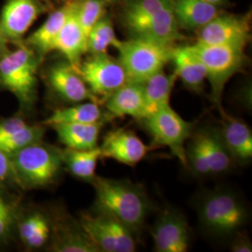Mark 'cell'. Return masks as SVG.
Here are the masks:
<instances>
[{
  "mask_svg": "<svg viewBox=\"0 0 252 252\" xmlns=\"http://www.w3.org/2000/svg\"><path fill=\"white\" fill-rule=\"evenodd\" d=\"M92 184L95 190L93 209L117 219L135 234L142 228L152 206L141 184L98 176Z\"/></svg>",
  "mask_w": 252,
  "mask_h": 252,
  "instance_id": "6da1fadb",
  "label": "cell"
},
{
  "mask_svg": "<svg viewBox=\"0 0 252 252\" xmlns=\"http://www.w3.org/2000/svg\"><path fill=\"white\" fill-rule=\"evenodd\" d=\"M196 211L206 234L225 238L234 236L249 221V209L241 196L229 188L218 187L199 194Z\"/></svg>",
  "mask_w": 252,
  "mask_h": 252,
  "instance_id": "7a4b0ae2",
  "label": "cell"
},
{
  "mask_svg": "<svg viewBox=\"0 0 252 252\" xmlns=\"http://www.w3.org/2000/svg\"><path fill=\"white\" fill-rule=\"evenodd\" d=\"M42 57L24 42L0 57V88L10 92L30 111L37 98V70Z\"/></svg>",
  "mask_w": 252,
  "mask_h": 252,
  "instance_id": "3957f363",
  "label": "cell"
},
{
  "mask_svg": "<svg viewBox=\"0 0 252 252\" xmlns=\"http://www.w3.org/2000/svg\"><path fill=\"white\" fill-rule=\"evenodd\" d=\"M19 189L46 188L58 180L63 168L61 149L39 141L9 156Z\"/></svg>",
  "mask_w": 252,
  "mask_h": 252,
  "instance_id": "277c9868",
  "label": "cell"
},
{
  "mask_svg": "<svg viewBox=\"0 0 252 252\" xmlns=\"http://www.w3.org/2000/svg\"><path fill=\"white\" fill-rule=\"evenodd\" d=\"M173 48L142 37L120 41L116 47L118 60L126 71L127 81L143 83L163 70L166 63L171 62Z\"/></svg>",
  "mask_w": 252,
  "mask_h": 252,
  "instance_id": "5b68a950",
  "label": "cell"
},
{
  "mask_svg": "<svg viewBox=\"0 0 252 252\" xmlns=\"http://www.w3.org/2000/svg\"><path fill=\"white\" fill-rule=\"evenodd\" d=\"M189 47L206 68L207 80L211 87V100L219 111H221L223 109L221 99L226 83L242 69L246 62L244 49L198 42Z\"/></svg>",
  "mask_w": 252,
  "mask_h": 252,
  "instance_id": "8992f818",
  "label": "cell"
},
{
  "mask_svg": "<svg viewBox=\"0 0 252 252\" xmlns=\"http://www.w3.org/2000/svg\"><path fill=\"white\" fill-rule=\"evenodd\" d=\"M152 137L154 149L166 147L180 163L187 167L186 144L193 133V124L184 120L167 106L141 120Z\"/></svg>",
  "mask_w": 252,
  "mask_h": 252,
  "instance_id": "52a82bcc",
  "label": "cell"
},
{
  "mask_svg": "<svg viewBox=\"0 0 252 252\" xmlns=\"http://www.w3.org/2000/svg\"><path fill=\"white\" fill-rule=\"evenodd\" d=\"M78 220L98 252H136L135 233L117 219L93 209L81 212Z\"/></svg>",
  "mask_w": 252,
  "mask_h": 252,
  "instance_id": "ba28073f",
  "label": "cell"
},
{
  "mask_svg": "<svg viewBox=\"0 0 252 252\" xmlns=\"http://www.w3.org/2000/svg\"><path fill=\"white\" fill-rule=\"evenodd\" d=\"M77 70L101 104L127 82L122 63L108 54H91L81 61Z\"/></svg>",
  "mask_w": 252,
  "mask_h": 252,
  "instance_id": "9c48e42d",
  "label": "cell"
},
{
  "mask_svg": "<svg viewBox=\"0 0 252 252\" xmlns=\"http://www.w3.org/2000/svg\"><path fill=\"white\" fill-rule=\"evenodd\" d=\"M48 212L51 226L49 249L54 252H99L78 219L60 207Z\"/></svg>",
  "mask_w": 252,
  "mask_h": 252,
  "instance_id": "30bf717a",
  "label": "cell"
},
{
  "mask_svg": "<svg viewBox=\"0 0 252 252\" xmlns=\"http://www.w3.org/2000/svg\"><path fill=\"white\" fill-rule=\"evenodd\" d=\"M157 252H186L190 245V230L186 217L175 208H167L157 217L151 231Z\"/></svg>",
  "mask_w": 252,
  "mask_h": 252,
  "instance_id": "8fae6325",
  "label": "cell"
},
{
  "mask_svg": "<svg viewBox=\"0 0 252 252\" xmlns=\"http://www.w3.org/2000/svg\"><path fill=\"white\" fill-rule=\"evenodd\" d=\"M44 9L41 0H6L0 13V28L9 43H23L27 31Z\"/></svg>",
  "mask_w": 252,
  "mask_h": 252,
  "instance_id": "7c38bea8",
  "label": "cell"
},
{
  "mask_svg": "<svg viewBox=\"0 0 252 252\" xmlns=\"http://www.w3.org/2000/svg\"><path fill=\"white\" fill-rule=\"evenodd\" d=\"M251 39L247 19L234 15H217L199 31L198 43L245 49Z\"/></svg>",
  "mask_w": 252,
  "mask_h": 252,
  "instance_id": "4fadbf2b",
  "label": "cell"
},
{
  "mask_svg": "<svg viewBox=\"0 0 252 252\" xmlns=\"http://www.w3.org/2000/svg\"><path fill=\"white\" fill-rule=\"evenodd\" d=\"M46 81L54 94L65 103L94 101L101 104L89 90L78 70L66 60L52 64L46 72Z\"/></svg>",
  "mask_w": 252,
  "mask_h": 252,
  "instance_id": "5bb4252c",
  "label": "cell"
},
{
  "mask_svg": "<svg viewBox=\"0 0 252 252\" xmlns=\"http://www.w3.org/2000/svg\"><path fill=\"white\" fill-rule=\"evenodd\" d=\"M101 159H111L116 162L135 166L147 154L154 150L130 130L119 128L108 132L99 146Z\"/></svg>",
  "mask_w": 252,
  "mask_h": 252,
  "instance_id": "9a60e30c",
  "label": "cell"
},
{
  "mask_svg": "<svg viewBox=\"0 0 252 252\" xmlns=\"http://www.w3.org/2000/svg\"><path fill=\"white\" fill-rule=\"evenodd\" d=\"M15 235L28 251L44 248L51 235L48 212L36 207H21L15 224Z\"/></svg>",
  "mask_w": 252,
  "mask_h": 252,
  "instance_id": "2e32d148",
  "label": "cell"
},
{
  "mask_svg": "<svg viewBox=\"0 0 252 252\" xmlns=\"http://www.w3.org/2000/svg\"><path fill=\"white\" fill-rule=\"evenodd\" d=\"M130 32L134 37H142L164 45L173 46L182 37L174 15L173 0Z\"/></svg>",
  "mask_w": 252,
  "mask_h": 252,
  "instance_id": "e0dca14e",
  "label": "cell"
},
{
  "mask_svg": "<svg viewBox=\"0 0 252 252\" xmlns=\"http://www.w3.org/2000/svg\"><path fill=\"white\" fill-rule=\"evenodd\" d=\"M221 116L220 133L234 162L247 163L252 158V132L240 119L229 115L224 109Z\"/></svg>",
  "mask_w": 252,
  "mask_h": 252,
  "instance_id": "ac0fdd59",
  "label": "cell"
},
{
  "mask_svg": "<svg viewBox=\"0 0 252 252\" xmlns=\"http://www.w3.org/2000/svg\"><path fill=\"white\" fill-rule=\"evenodd\" d=\"M54 51L63 54L65 60L76 69L81 63L82 55L87 53V36L78 19L77 1H73L69 15L55 39Z\"/></svg>",
  "mask_w": 252,
  "mask_h": 252,
  "instance_id": "d6986e66",
  "label": "cell"
},
{
  "mask_svg": "<svg viewBox=\"0 0 252 252\" xmlns=\"http://www.w3.org/2000/svg\"><path fill=\"white\" fill-rule=\"evenodd\" d=\"M104 106L113 118L131 117L139 121L143 120L145 115L143 83L127 81L108 96Z\"/></svg>",
  "mask_w": 252,
  "mask_h": 252,
  "instance_id": "ffe728a7",
  "label": "cell"
},
{
  "mask_svg": "<svg viewBox=\"0 0 252 252\" xmlns=\"http://www.w3.org/2000/svg\"><path fill=\"white\" fill-rule=\"evenodd\" d=\"M171 62L175 66V74L183 84L194 93H202L207 81V71L189 46L173 48Z\"/></svg>",
  "mask_w": 252,
  "mask_h": 252,
  "instance_id": "44dd1931",
  "label": "cell"
},
{
  "mask_svg": "<svg viewBox=\"0 0 252 252\" xmlns=\"http://www.w3.org/2000/svg\"><path fill=\"white\" fill-rule=\"evenodd\" d=\"M113 117L101 104L94 101H85L73 104L71 107L58 108L42 123L43 126H52L58 124H105Z\"/></svg>",
  "mask_w": 252,
  "mask_h": 252,
  "instance_id": "7402d4cb",
  "label": "cell"
},
{
  "mask_svg": "<svg viewBox=\"0 0 252 252\" xmlns=\"http://www.w3.org/2000/svg\"><path fill=\"white\" fill-rule=\"evenodd\" d=\"M72 4L73 1L67 2L60 9L54 10L45 23L23 42L42 58L53 52L55 39L69 15Z\"/></svg>",
  "mask_w": 252,
  "mask_h": 252,
  "instance_id": "603a6c76",
  "label": "cell"
},
{
  "mask_svg": "<svg viewBox=\"0 0 252 252\" xmlns=\"http://www.w3.org/2000/svg\"><path fill=\"white\" fill-rule=\"evenodd\" d=\"M218 7L203 0H173V10L180 29L200 30L218 15Z\"/></svg>",
  "mask_w": 252,
  "mask_h": 252,
  "instance_id": "cb8c5ba5",
  "label": "cell"
},
{
  "mask_svg": "<svg viewBox=\"0 0 252 252\" xmlns=\"http://www.w3.org/2000/svg\"><path fill=\"white\" fill-rule=\"evenodd\" d=\"M104 124H58L54 129L58 140L65 148L91 150L98 147L100 132Z\"/></svg>",
  "mask_w": 252,
  "mask_h": 252,
  "instance_id": "d4e9b609",
  "label": "cell"
},
{
  "mask_svg": "<svg viewBox=\"0 0 252 252\" xmlns=\"http://www.w3.org/2000/svg\"><path fill=\"white\" fill-rule=\"evenodd\" d=\"M177 79L178 77L175 73L166 74L162 70L154 74L143 82L144 118L170 106L172 92Z\"/></svg>",
  "mask_w": 252,
  "mask_h": 252,
  "instance_id": "484cf974",
  "label": "cell"
},
{
  "mask_svg": "<svg viewBox=\"0 0 252 252\" xmlns=\"http://www.w3.org/2000/svg\"><path fill=\"white\" fill-rule=\"evenodd\" d=\"M63 168L75 178L92 183L96 177L97 162L101 159L99 146L91 150H62Z\"/></svg>",
  "mask_w": 252,
  "mask_h": 252,
  "instance_id": "4316f807",
  "label": "cell"
},
{
  "mask_svg": "<svg viewBox=\"0 0 252 252\" xmlns=\"http://www.w3.org/2000/svg\"><path fill=\"white\" fill-rule=\"evenodd\" d=\"M199 132L209 162L211 176L229 171L234 161L221 137L220 129L210 127L200 129Z\"/></svg>",
  "mask_w": 252,
  "mask_h": 252,
  "instance_id": "83f0119b",
  "label": "cell"
},
{
  "mask_svg": "<svg viewBox=\"0 0 252 252\" xmlns=\"http://www.w3.org/2000/svg\"><path fill=\"white\" fill-rule=\"evenodd\" d=\"M21 208L20 200L11 189L0 187V247L15 236V224Z\"/></svg>",
  "mask_w": 252,
  "mask_h": 252,
  "instance_id": "f1b7e54d",
  "label": "cell"
},
{
  "mask_svg": "<svg viewBox=\"0 0 252 252\" xmlns=\"http://www.w3.org/2000/svg\"><path fill=\"white\" fill-rule=\"evenodd\" d=\"M119 40L111 20L103 16L92 28L87 37V53L90 54H107L110 46L117 47Z\"/></svg>",
  "mask_w": 252,
  "mask_h": 252,
  "instance_id": "f546056e",
  "label": "cell"
},
{
  "mask_svg": "<svg viewBox=\"0 0 252 252\" xmlns=\"http://www.w3.org/2000/svg\"><path fill=\"white\" fill-rule=\"evenodd\" d=\"M171 0H129L126 5L124 21L129 31L145 20L151 18Z\"/></svg>",
  "mask_w": 252,
  "mask_h": 252,
  "instance_id": "4dcf8cb0",
  "label": "cell"
},
{
  "mask_svg": "<svg viewBox=\"0 0 252 252\" xmlns=\"http://www.w3.org/2000/svg\"><path fill=\"white\" fill-rule=\"evenodd\" d=\"M44 135V126L27 125L7 139L1 141L0 150L10 156L29 145L43 141Z\"/></svg>",
  "mask_w": 252,
  "mask_h": 252,
  "instance_id": "1f68e13d",
  "label": "cell"
},
{
  "mask_svg": "<svg viewBox=\"0 0 252 252\" xmlns=\"http://www.w3.org/2000/svg\"><path fill=\"white\" fill-rule=\"evenodd\" d=\"M189 138V144L188 147L186 146L185 152L187 167L198 177L205 178L211 176L209 162L199 130L197 132L193 131Z\"/></svg>",
  "mask_w": 252,
  "mask_h": 252,
  "instance_id": "d6a6232c",
  "label": "cell"
},
{
  "mask_svg": "<svg viewBox=\"0 0 252 252\" xmlns=\"http://www.w3.org/2000/svg\"><path fill=\"white\" fill-rule=\"evenodd\" d=\"M104 0L77 1V15L84 34L88 37L92 28L105 14Z\"/></svg>",
  "mask_w": 252,
  "mask_h": 252,
  "instance_id": "836d02e7",
  "label": "cell"
},
{
  "mask_svg": "<svg viewBox=\"0 0 252 252\" xmlns=\"http://www.w3.org/2000/svg\"><path fill=\"white\" fill-rule=\"evenodd\" d=\"M0 187L9 189H19L9 155L0 150Z\"/></svg>",
  "mask_w": 252,
  "mask_h": 252,
  "instance_id": "e575fe53",
  "label": "cell"
},
{
  "mask_svg": "<svg viewBox=\"0 0 252 252\" xmlns=\"http://www.w3.org/2000/svg\"><path fill=\"white\" fill-rule=\"evenodd\" d=\"M27 125L26 120L21 116L0 119V142L15 134Z\"/></svg>",
  "mask_w": 252,
  "mask_h": 252,
  "instance_id": "d590c367",
  "label": "cell"
},
{
  "mask_svg": "<svg viewBox=\"0 0 252 252\" xmlns=\"http://www.w3.org/2000/svg\"><path fill=\"white\" fill-rule=\"evenodd\" d=\"M231 252H252V243L249 236L241 234L240 232L235 234L234 240L231 245Z\"/></svg>",
  "mask_w": 252,
  "mask_h": 252,
  "instance_id": "8d00e7d4",
  "label": "cell"
},
{
  "mask_svg": "<svg viewBox=\"0 0 252 252\" xmlns=\"http://www.w3.org/2000/svg\"><path fill=\"white\" fill-rule=\"evenodd\" d=\"M9 41L0 28V57L9 51Z\"/></svg>",
  "mask_w": 252,
  "mask_h": 252,
  "instance_id": "74e56055",
  "label": "cell"
},
{
  "mask_svg": "<svg viewBox=\"0 0 252 252\" xmlns=\"http://www.w3.org/2000/svg\"><path fill=\"white\" fill-rule=\"evenodd\" d=\"M203 1H206L207 3H210V4H213L217 7L221 5V4H224L226 2V0H203Z\"/></svg>",
  "mask_w": 252,
  "mask_h": 252,
  "instance_id": "f35d334b",
  "label": "cell"
},
{
  "mask_svg": "<svg viewBox=\"0 0 252 252\" xmlns=\"http://www.w3.org/2000/svg\"><path fill=\"white\" fill-rule=\"evenodd\" d=\"M105 2H114V1H117V0H104Z\"/></svg>",
  "mask_w": 252,
  "mask_h": 252,
  "instance_id": "ab89813d",
  "label": "cell"
},
{
  "mask_svg": "<svg viewBox=\"0 0 252 252\" xmlns=\"http://www.w3.org/2000/svg\"><path fill=\"white\" fill-rule=\"evenodd\" d=\"M45 1H47V2H49V1H51V0H45Z\"/></svg>",
  "mask_w": 252,
  "mask_h": 252,
  "instance_id": "60d3db41",
  "label": "cell"
}]
</instances>
